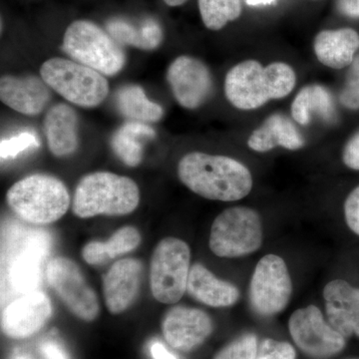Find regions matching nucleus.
Segmentation results:
<instances>
[{
	"mask_svg": "<svg viewBox=\"0 0 359 359\" xmlns=\"http://www.w3.org/2000/svg\"><path fill=\"white\" fill-rule=\"evenodd\" d=\"M178 176L187 188L208 200L233 202L252 189L248 167L226 156L189 153L180 160Z\"/></svg>",
	"mask_w": 359,
	"mask_h": 359,
	"instance_id": "nucleus-1",
	"label": "nucleus"
},
{
	"mask_svg": "<svg viewBox=\"0 0 359 359\" xmlns=\"http://www.w3.org/2000/svg\"><path fill=\"white\" fill-rule=\"evenodd\" d=\"M297 75L287 63L273 62L264 67L259 61L247 60L226 73L224 93L231 105L240 110H255L292 93Z\"/></svg>",
	"mask_w": 359,
	"mask_h": 359,
	"instance_id": "nucleus-2",
	"label": "nucleus"
},
{
	"mask_svg": "<svg viewBox=\"0 0 359 359\" xmlns=\"http://www.w3.org/2000/svg\"><path fill=\"white\" fill-rule=\"evenodd\" d=\"M140 203V191L128 177L96 172L85 176L78 184L73 200V212L78 218L125 216Z\"/></svg>",
	"mask_w": 359,
	"mask_h": 359,
	"instance_id": "nucleus-3",
	"label": "nucleus"
},
{
	"mask_svg": "<svg viewBox=\"0 0 359 359\" xmlns=\"http://www.w3.org/2000/svg\"><path fill=\"white\" fill-rule=\"evenodd\" d=\"M7 204L28 223L49 224L62 218L69 209L70 196L60 180L48 175L25 177L11 187Z\"/></svg>",
	"mask_w": 359,
	"mask_h": 359,
	"instance_id": "nucleus-4",
	"label": "nucleus"
},
{
	"mask_svg": "<svg viewBox=\"0 0 359 359\" xmlns=\"http://www.w3.org/2000/svg\"><path fill=\"white\" fill-rule=\"evenodd\" d=\"M62 50L76 62L107 76L119 73L126 62L120 44L109 33L88 20L74 21L68 26Z\"/></svg>",
	"mask_w": 359,
	"mask_h": 359,
	"instance_id": "nucleus-5",
	"label": "nucleus"
},
{
	"mask_svg": "<svg viewBox=\"0 0 359 359\" xmlns=\"http://www.w3.org/2000/svg\"><path fill=\"white\" fill-rule=\"evenodd\" d=\"M40 73L45 83L80 107L100 105L109 92L103 74L76 61L51 58L42 65Z\"/></svg>",
	"mask_w": 359,
	"mask_h": 359,
	"instance_id": "nucleus-6",
	"label": "nucleus"
},
{
	"mask_svg": "<svg viewBox=\"0 0 359 359\" xmlns=\"http://www.w3.org/2000/svg\"><path fill=\"white\" fill-rule=\"evenodd\" d=\"M263 244V224L259 214L248 207L224 210L212 224L210 249L219 257L252 254Z\"/></svg>",
	"mask_w": 359,
	"mask_h": 359,
	"instance_id": "nucleus-7",
	"label": "nucleus"
},
{
	"mask_svg": "<svg viewBox=\"0 0 359 359\" xmlns=\"http://www.w3.org/2000/svg\"><path fill=\"white\" fill-rule=\"evenodd\" d=\"M191 250L183 240L165 238L153 252L150 287L153 297L162 304H177L183 297L190 273Z\"/></svg>",
	"mask_w": 359,
	"mask_h": 359,
	"instance_id": "nucleus-8",
	"label": "nucleus"
},
{
	"mask_svg": "<svg viewBox=\"0 0 359 359\" xmlns=\"http://www.w3.org/2000/svg\"><path fill=\"white\" fill-rule=\"evenodd\" d=\"M292 283L282 257L266 255L257 263L250 285V302L259 316L280 313L289 304Z\"/></svg>",
	"mask_w": 359,
	"mask_h": 359,
	"instance_id": "nucleus-9",
	"label": "nucleus"
},
{
	"mask_svg": "<svg viewBox=\"0 0 359 359\" xmlns=\"http://www.w3.org/2000/svg\"><path fill=\"white\" fill-rule=\"evenodd\" d=\"M46 278L51 289L75 316L88 323L96 320L98 297L74 262L65 257H53L47 264Z\"/></svg>",
	"mask_w": 359,
	"mask_h": 359,
	"instance_id": "nucleus-10",
	"label": "nucleus"
},
{
	"mask_svg": "<svg viewBox=\"0 0 359 359\" xmlns=\"http://www.w3.org/2000/svg\"><path fill=\"white\" fill-rule=\"evenodd\" d=\"M289 327L297 346L313 358H330L346 346L344 335L323 320L320 309L316 306L295 311L290 316Z\"/></svg>",
	"mask_w": 359,
	"mask_h": 359,
	"instance_id": "nucleus-11",
	"label": "nucleus"
},
{
	"mask_svg": "<svg viewBox=\"0 0 359 359\" xmlns=\"http://www.w3.org/2000/svg\"><path fill=\"white\" fill-rule=\"evenodd\" d=\"M167 80L177 102L187 109H197L211 96V72L199 59L191 56L175 59L168 69Z\"/></svg>",
	"mask_w": 359,
	"mask_h": 359,
	"instance_id": "nucleus-12",
	"label": "nucleus"
},
{
	"mask_svg": "<svg viewBox=\"0 0 359 359\" xmlns=\"http://www.w3.org/2000/svg\"><path fill=\"white\" fill-rule=\"evenodd\" d=\"M51 314V302L46 294L39 290L27 292L2 311V332L11 339H27L46 325Z\"/></svg>",
	"mask_w": 359,
	"mask_h": 359,
	"instance_id": "nucleus-13",
	"label": "nucleus"
},
{
	"mask_svg": "<svg viewBox=\"0 0 359 359\" xmlns=\"http://www.w3.org/2000/svg\"><path fill=\"white\" fill-rule=\"evenodd\" d=\"M212 332L211 318L199 309L174 306L162 320V332L168 344L185 353L200 346Z\"/></svg>",
	"mask_w": 359,
	"mask_h": 359,
	"instance_id": "nucleus-14",
	"label": "nucleus"
},
{
	"mask_svg": "<svg viewBox=\"0 0 359 359\" xmlns=\"http://www.w3.org/2000/svg\"><path fill=\"white\" fill-rule=\"evenodd\" d=\"M143 266L139 259L127 257L116 262L103 278L104 299L112 314L124 313L140 290Z\"/></svg>",
	"mask_w": 359,
	"mask_h": 359,
	"instance_id": "nucleus-15",
	"label": "nucleus"
},
{
	"mask_svg": "<svg viewBox=\"0 0 359 359\" xmlns=\"http://www.w3.org/2000/svg\"><path fill=\"white\" fill-rule=\"evenodd\" d=\"M330 325L344 337H359V289L344 280L328 283L323 290Z\"/></svg>",
	"mask_w": 359,
	"mask_h": 359,
	"instance_id": "nucleus-16",
	"label": "nucleus"
},
{
	"mask_svg": "<svg viewBox=\"0 0 359 359\" xmlns=\"http://www.w3.org/2000/svg\"><path fill=\"white\" fill-rule=\"evenodd\" d=\"M2 102L21 114H39L50 99L48 85L42 78L6 75L0 80Z\"/></svg>",
	"mask_w": 359,
	"mask_h": 359,
	"instance_id": "nucleus-17",
	"label": "nucleus"
},
{
	"mask_svg": "<svg viewBox=\"0 0 359 359\" xmlns=\"http://www.w3.org/2000/svg\"><path fill=\"white\" fill-rule=\"evenodd\" d=\"M48 249V238L44 235H35L26 241L23 249L9 264V282L16 292L25 294L36 290L41 280L42 262Z\"/></svg>",
	"mask_w": 359,
	"mask_h": 359,
	"instance_id": "nucleus-18",
	"label": "nucleus"
},
{
	"mask_svg": "<svg viewBox=\"0 0 359 359\" xmlns=\"http://www.w3.org/2000/svg\"><path fill=\"white\" fill-rule=\"evenodd\" d=\"M248 146L259 153L269 152L276 147L294 151L304 147V139L290 118L276 113L252 132Z\"/></svg>",
	"mask_w": 359,
	"mask_h": 359,
	"instance_id": "nucleus-19",
	"label": "nucleus"
},
{
	"mask_svg": "<svg viewBox=\"0 0 359 359\" xmlns=\"http://www.w3.org/2000/svg\"><path fill=\"white\" fill-rule=\"evenodd\" d=\"M187 290L196 301L212 308H226L240 299L236 285L219 280L201 264H195L191 268Z\"/></svg>",
	"mask_w": 359,
	"mask_h": 359,
	"instance_id": "nucleus-20",
	"label": "nucleus"
},
{
	"mask_svg": "<svg viewBox=\"0 0 359 359\" xmlns=\"http://www.w3.org/2000/svg\"><path fill=\"white\" fill-rule=\"evenodd\" d=\"M318 61L332 69L351 65L359 48V35L351 28L323 30L316 35L313 45Z\"/></svg>",
	"mask_w": 359,
	"mask_h": 359,
	"instance_id": "nucleus-21",
	"label": "nucleus"
},
{
	"mask_svg": "<svg viewBox=\"0 0 359 359\" xmlns=\"http://www.w3.org/2000/svg\"><path fill=\"white\" fill-rule=\"evenodd\" d=\"M76 113L66 104H58L47 113L44 121L49 150L56 157H65L78 148Z\"/></svg>",
	"mask_w": 359,
	"mask_h": 359,
	"instance_id": "nucleus-22",
	"label": "nucleus"
},
{
	"mask_svg": "<svg viewBox=\"0 0 359 359\" xmlns=\"http://www.w3.org/2000/svg\"><path fill=\"white\" fill-rule=\"evenodd\" d=\"M107 32L119 44L130 45L142 50H153L163 40V30L154 18L133 22L125 18H112L107 22Z\"/></svg>",
	"mask_w": 359,
	"mask_h": 359,
	"instance_id": "nucleus-23",
	"label": "nucleus"
},
{
	"mask_svg": "<svg viewBox=\"0 0 359 359\" xmlns=\"http://www.w3.org/2000/svg\"><path fill=\"white\" fill-rule=\"evenodd\" d=\"M334 105L330 91L318 84L304 86L292 104V116L295 122L306 126L314 115L332 121L334 118Z\"/></svg>",
	"mask_w": 359,
	"mask_h": 359,
	"instance_id": "nucleus-24",
	"label": "nucleus"
},
{
	"mask_svg": "<svg viewBox=\"0 0 359 359\" xmlns=\"http://www.w3.org/2000/svg\"><path fill=\"white\" fill-rule=\"evenodd\" d=\"M141 235L132 226H123L111 236L107 242L92 241L84 245L82 257L90 266H98L110 259L132 252L140 245Z\"/></svg>",
	"mask_w": 359,
	"mask_h": 359,
	"instance_id": "nucleus-25",
	"label": "nucleus"
},
{
	"mask_svg": "<svg viewBox=\"0 0 359 359\" xmlns=\"http://www.w3.org/2000/svg\"><path fill=\"white\" fill-rule=\"evenodd\" d=\"M155 136V130L145 123L127 122L116 131L111 145L125 165L137 167L143 156V141Z\"/></svg>",
	"mask_w": 359,
	"mask_h": 359,
	"instance_id": "nucleus-26",
	"label": "nucleus"
},
{
	"mask_svg": "<svg viewBox=\"0 0 359 359\" xmlns=\"http://www.w3.org/2000/svg\"><path fill=\"white\" fill-rule=\"evenodd\" d=\"M116 102L120 112L133 121L158 122L164 115L159 104L149 100L143 88L137 85L122 87L116 96Z\"/></svg>",
	"mask_w": 359,
	"mask_h": 359,
	"instance_id": "nucleus-27",
	"label": "nucleus"
},
{
	"mask_svg": "<svg viewBox=\"0 0 359 359\" xmlns=\"http://www.w3.org/2000/svg\"><path fill=\"white\" fill-rule=\"evenodd\" d=\"M201 18L208 29L221 30L242 14V0H198Z\"/></svg>",
	"mask_w": 359,
	"mask_h": 359,
	"instance_id": "nucleus-28",
	"label": "nucleus"
},
{
	"mask_svg": "<svg viewBox=\"0 0 359 359\" xmlns=\"http://www.w3.org/2000/svg\"><path fill=\"white\" fill-rule=\"evenodd\" d=\"M39 139L36 135L32 132H21L11 138L1 140L0 157L2 161L13 159L29 149L39 148Z\"/></svg>",
	"mask_w": 359,
	"mask_h": 359,
	"instance_id": "nucleus-29",
	"label": "nucleus"
},
{
	"mask_svg": "<svg viewBox=\"0 0 359 359\" xmlns=\"http://www.w3.org/2000/svg\"><path fill=\"white\" fill-rule=\"evenodd\" d=\"M257 340L254 334H245L224 347L214 359H257Z\"/></svg>",
	"mask_w": 359,
	"mask_h": 359,
	"instance_id": "nucleus-30",
	"label": "nucleus"
},
{
	"mask_svg": "<svg viewBox=\"0 0 359 359\" xmlns=\"http://www.w3.org/2000/svg\"><path fill=\"white\" fill-rule=\"evenodd\" d=\"M351 68L347 77L346 88L341 94V102L347 108L358 109L359 108V54L354 57Z\"/></svg>",
	"mask_w": 359,
	"mask_h": 359,
	"instance_id": "nucleus-31",
	"label": "nucleus"
},
{
	"mask_svg": "<svg viewBox=\"0 0 359 359\" xmlns=\"http://www.w3.org/2000/svg\"><path fill=\"white\" fill-rule=\"evenodd\" d=\"M257 359H295V351L287 342L266 339L257 351Z\"/></svg>",
	"mask_w": 359,
	"mask_h": 359,
	"instance_id": "nucleus-32",
	"label": "nucleus"
},
{
	"mask_svg": "<svg viewBox=\"0 0 359 359\" xmlns=\"http://www.w3.org/2000/svg\"><path fill=\"white\" fill-rule=\"evenodd\" d=\"M344 217L348 228L359 236V186L347 196L344 203Z\"/></svg>",
	"mask_w": 359,
	"mask_h": 359,
	"instance_id": "nucleus-33",
	"label": "nucleus"
},
{
	"mask_svg": "<svg viewBox=\"0 0 359 359\" xmlns=\"http://www.w3.org/2000/svg\"><path fill=\"white\" fill-rule=\"evenodd\" d=\"M342 161L349 169L359 171V131L347 141L342 152Z\"/></svg>",
	"mask_w": 359,
	"mask_h": 359,
	"instance_id": "nucleus-34",
	"label": "nucleus"
},
{
	"mask_svg": "<svg viewBox=\"0 0 359 359\" xmlns=\"http://www.w3.org/2000/svg\"><path fill=\"white\" fill-rule=\"evenodd\" d=\"M40 353L44 359H69L65 349L54 340L42 342Z\"/></svg>",
	"mask_w": 359,
	"mask_h": 359,
	"instance_id": "nucleus-35",
	"label": "nucleus"
},
{
	"mask_svg": "<svg viewBox=\"0 0 359 359\" xmlns=\"http://www.w3.org/2000/svg\"><path fill=\"white\" fill-rule=\"evenodd\" d=\"M337 8L347 18H359V0H339Z\"/></svg>",
	"mask_w": 359,
	"mask_h": 359,
	"instance_id": "nucleus-36",
	"label": "nucleus"
},
{
	"mask_svg": "<svg viewBox=\"0 0 359 359\" xmlns=\"http://www.w3.org/2000/svg\"><path fill=\"white\" fill-rule=\"evenodd\" d=\"M151 355L153 359H178L173 353H170L169 351L163 346L161 342H154L150 347Z\"/></svg>",
	"mask_w": 359,
	"mask_h": 359,
	"instance_id": "nucleus-37",
	"label": "nucleus"
},
{
	"mask_svg": "<svg viewBox=\"0 0 359 359\" xmlns=\"http://www.w3.org/2000/svg\"><path fill=\"white\" fill-rule=\"evenodd\" d=\"M276 0H245V4L250 6H266L275 4Z\"/></svg>",
	"mask_w": 359,
	"mask_h": 359,
	"instance_id": "nucleus-38",
	"label": "nucleus"
},
{
	"mask_svg": "<svg viewBox=\"0 0 359 359\" xmlns=\"http://www.w3.org/2000/svg\"><path fill=\"white\" fill-rule=\"evenodd\" d=\"M165 4L167 6L176 7L180 6H183L184 4L187 1V0H164Z\"/></svg>",
	"mask_w": 359,
	"mask_h": 359,
	"instance_id": "nucleus-39",
	"label": "nucleus"
},
{
	"mask_svg": "<svg viewBox=\"0 0 359 359\" xmlns=\"http://www.w3.org/2000/svg\"><path fill=\"white\" fill-rule=\"evenodd\" d=\"M11 359H32L29 354L23 353V351H16L14 353L13 358Z\"/></svg>",
	"mask_w": 359,
	"mask_h": 359,
	"instance_id": "nucleus-40",
	"label": "nucleus"
},
{
	"mask_svg": "<svg viewBox=\"0 0 359 359\" xmlns=\"http://www.w3.org/2000/svg\"><path fill=\"white\" fill-rule=\"evenodd\" d=\"M351 359H359V358H351Z\"/></svg>",
	"mask_w": 359,
	"mask_h": 359,
	"instance_id": "nucleus-41",
	"label": "nucleus"
}]
</instances>
